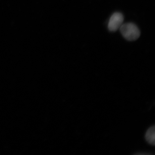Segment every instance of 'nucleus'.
Returning <instances> with one entry per match:
<instances>
[{"mask_svg": "<svg viewBox=\"0 0 155 155\" xmlns=\"http://www.w3.org/2000/svg\"><path fill=\"white\" fill-rule=\"evenodd\" d=\"M155 127L154 125L151 126L147 130L145 134V139L149 144L154 146L155 144Z\"/></svg>", "mask_w": 155, "mask_h": 155, "instance_id": "nucleus-3", "label": "nucleus"}, {"mask_svg": "<svg viewBox=\"0 0 155 155\" xmlns=\"http://www.w3.org/2000/svg\"><path fill=\"white\" fill-rule=\"evenodd\" d=\"M119 29L122 36L129 41L136 40L140 36V31L137 26L132 22L123 23Z\"/></svg>", "mask_w": 155, "mask_h": 155, "instance_id": "nucleus-1", "label": "nucleus"}, {"mask_svg": "<svg viewBox=\"0 0 155 155\" xmlns=\"http://www.w3.org/2000/svg\"><path fill=\"white\" fill-rule=\"evenodd\" d=\"M124 22V16L122 13L119 12L114 13L111 16L109 23L108 28L111 31H116L121 27Z\"/></svg>", "mask_w": 155, "mask_h": 155, "instance_id": "nucleus-2", "label": "nucleus"}]
</instances>
